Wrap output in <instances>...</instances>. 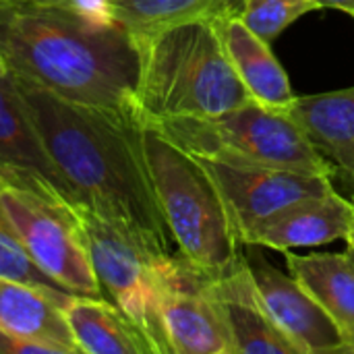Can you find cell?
Returning a JSON list of instances; mask_svg holds the SVG:
<instances>
[{
	"label": "cell",
	"mask_w": 354,
	"mask_h": 354,
	"mask_svg": "<svg viewBox=\"0 0 354 354\" xmlns=\"http://www.w3.org/2000/svg\"><path fill=\"white\" fill-rule=\"evenodd\" d=\"M201 162L226 201L239 241L247 228L268 216L299 201L336 191L332 183L334 176L330 174H309L268 166H234L212 160Z\"/></svg>",
	"instance_id": "9c48e42d"
},
{
	"label": "cell",
	"mask_w": 354,
	"mask_h": 354,
	"mask_svg": "<svg viewBox=\"0 0 354 354\" xmlns=\"http://www.w3.org/2000/svg\"><path fill=\"white\" fill-rule=\"evenodd\" d=\"M288 272L326 309L354 354V259L344 253L284 255Z\"/></svg>",
	"instance_id": "ac0fdd59"
},
{
	"label": "cell",
	"mask_w": 354,
	"mask_h": 354,
	"mask_svg": "<svg viewBox=\"0 0 354 354\" xmlns=\"http://www.w3.org/2000/svg\"><path fill=\"white\" fill-rule=\"evenodd\" d=\"M160 317L170 354H232L216 276L180 253L162 263Z\"/></svg>",
	"instance_id": "ba28073f"
},
{
	"label": "cell",
	"mask_w": 354,
	"mask_h": 354,
	"mask_svg": "<svg viewBox=\"0 0 354 354\" xmlns=\"http://www.w3.org/2000/svg\"><path fill=\"white\" fill-rule=\"evenodd\" d=\"M10 77L79 203L170 249L145 160L143 124L131 114L75 104L25 77Z\"/></svg>",
	"instance_id": "6da1fadb"
},
{
	"label": "cell",
	"mask_w": 354,
	"mask_h": 354,
	"mask_svg": "<svg viewBox=\"0 0 354 354\" xmlns=\"http://www.w3.org/2000/svg\"><path fill=\"white\" fill-rule=\"evenodd\" d=\"M10 71H8V62H6V58H4V52H2V48H0V77H4V75H8Z\"/></svg>",
	"instance_id": "d4e9b609"
},
{
	"label": "cell",
	"mask_w": 354,
	"mask_h": 354,
	"mask_svg": "<svg viewBox=\"0 0 354 354\" xmlns=\"http://www.w3.org/2000/svg\"><path fill=\"white\" fill-rule=\"evenodd\" d=\"M0 48L10 73L68 102L135 116L141 52L124 25H95L60 6L0 0Z\"/></svg>",
	"instance_id": "7a4b0ae2"
},
{
	"label": "cell",
	"mask_w": 354,
	"mask_h": 354,
	"mask_svg": "<svg viewBox=\"0 0 354 354\" xmlns=\"http://www.w3.org/2000/svg\"><path fill=\"white\" fill-rule=\"evenodd\" d=\"M143 149L160 212L178 253L212 276H224L243 261L226 201L199 158L143 124Z\"/></svg>",
	"instance_id": "277c9868"
},
{
	"label": "cell",
	"mask_w": 354,
	"mask_h": 354,
	"mask_svg": "<svg viewBox=\"0 0 354 354\" xmlns=\"http://www.w3.org/2000/svg\"><path fill=\"white\" fill-rule=\"evenodd\" d=\"M319 8H336L354 17V0H313Z\"/></svg>",
	"instance_id": "603a6c76"
},
{
	"label": "cell",
	"mask_w": 354,
	"mask_h": 354,
	"mask_svg": "<svg viewBox=\"0 0 354 354\" xmlns=\"http://www.w3.org/2000/svg\"><path fill=\"white\" fill-rule=\"evenodd\" d=\"M75 218L104 297L143 330L156 354H170L160 317L162 263L170 249L83 203L75 205Z\"/></svg>",
	"instance_id": "8992f818"
},
{
	"label": "cell",
	"mask_w": 354,
	"mask_h": 354,
	"mask_svg": "<svg viewBox=\"0 0 354 354\" xmlns=\"http://www.w3.org/2000/svg\"><path fill=\"white\" fill-rule=\"evenodd\" d=\"M346 251L353 255V259H354V234H351V236H348V241H346Z\"/></svg>",
	"instance_id": "484cf974"
},
{
	"label": "cell",
	"mask_w": 354,
	"mask_h": 354,
	"mask_svg": "<svg viewBox=\"0 0 354 354\" xmlns=\"http://www.w3.org/2000/svg\"><path fill=\"white\" fill-rule=\"evenodd\" d=\"M353 201H354V199H353ZM353 234H354V230H353Z\"/></svg>",
	"instance_id": "4316f807"
},
{
	"label": "cell",
	"mask_w": 354,
	"mask_h": 354,
	"mask_svg": "<svg viewBox=\"0 0 354 354\" xmlns=\"http://www.w3.org/2000/svg\"><path fill=\"white\" fill-rule=\"evenodd\" d=\"M353 199H354V195H353Z\"/></svg>",
	"instance_id": "83f0119b"
},
{
	"label": "cell",
	"mask_w": 354,
	"mask_h": 354,
	"mask_svg": "<svg viewBox=\"0 0 354 354\" xmlns=\"http://www.w3.org/2000/svg\"><path fill=\"white\" fill-rule=\"evenodd\" d=\"M0 276L29 282V284L44 286V288L64 290L33 263V259L25 251L23 243L19 241L2 203H0Z\"/></svg>",
	"instance_id": "44dd1931"
},
{
	"label": "cell",
	"mask_w": 354,
	"mask_h": 354,
	"mask_svg": "<svg viewBox=\"0 0 354 354\" xmlns=\"http://www.w3.org/2000/svg\"><path fill=\"white\" fill-rule=\"evenodd\" d=\"M10 2H25V4H37V6H60L66 0H10Z\"/></svg>",
	"instance_id": "cb8c5ba5"
},
{
	"label": "cell",
	"mask_w": 354,
	"mask_h": 354,
	"mask_svg": "<svg viewBox=\"0 0 354 354\" xmlns=\"http://www.w3.org/2000/svg\"><path fill=\"white\" fill-rule=\"evenodd\" d=\"M64 315L81 354H156L143 330L108 299L75 295Z\"/></svg>",
	"instance_id": "e0dca14e"
},
{
	"label": "cell",
	"mask_w": 354,
	"mask_h": 354,
	"mask_svg": "<svg viewBox=\"0 0 354 354\" xmlns=\"http://www.w3.org/2000/svg\"><path fill=\"white\" fill-rule=\"evenodd\" d=\"M288 112L354 195V87L295 97Z\"/></svg>",
	"instance_id": "9a60e30c"
},
{
	"label": "cell",
	"mask_w": 354,
	"mask_h": 354,
	"mask_svg": "<svg viewBox=\"0 0 354 354\" xmlns=\"http://www.w3.org/2000/svg\"><path fill=\"white\" fill-rule=\"evenodd\" d=\"M0 203L33 263L60 288L106 299L81 236L75 207L56 205L37 193L0 180Z\"/></svg>",
	"instance_id": "52a82bcc"
},
{
	"label": "cell",
	"mask_w": 354,
	"mask_h": 354,
	"mask_svg": "<svg viewBox=\"0 0 354 354\" xmlns=\"http://www.w3.org/2000/svg\"><path fill=\"white\" fill-rule=\"evenodd\" d=\"M73 292L0 276V330L37 342L52 354H81L64 309Z\"/></svg>",
	"instance_id": "4fadbf2b"
},
{
	"label": "cell",
	"mask_w": 354,
	"mask_h": 354,
	"mask_svg": "<svg viewBox=\"0 0 354 354\" xmlns=\"http://www.w3.org/2000/svg\"><path fill=\"white\" fill-rule=\"evenodd\" d=\"M145 124L201 160L336 176L290 112L270 110L257 102L214 116H180Z\"/></svg>",
	"instance_id": "5b68a950"
},
{
	"label": "cell",
	"mask_w": 354,
	"mask_h": 354,
	"mask_svg": "<svg viewBox=\"0 0 354 354\" xmlns=\"http://www.w3.org/2000/svg\"><path fill=\"white\" fill-rule=\"evenodd\" d=\"M247 263L270 317L301 354H353L340 328L292 274L280 272L259 253L247 257Z\"/></svg>",
	"instance_id": "8fae6325"
},
{
	"label": "cell",
	"mask_w": 354,
	"mask_h": 354,
	"mask_svg": "<svg viewBox=\"0 0 354 354\" xmlns=\"http://www.w3.org/2000/svg\"><path fill=\"white\" fill-rule=\"evenodd\" d=\"M354 230V201L338 191L288 205L241 234L249 247L290 251L297 247H319L334 241H348Z\"/></svg>",
	"instance_id": "7c38bea8"
},
{
	"label": "cell",
	"mask_w": 354,
	"mask_h": 354,
	"mask_svg": "<svg viewBox=\"0 0 354 354\" xmlns=\"http://www.w3.org/2000/svg\"><path fill=\"white\" fill-rule=\"evenodd\" d=\"M243 0H114V15L135 37L193 19L239 12Z\"/></svg>",
	"instance_id": "d6986e66"
},
{
	"label": "cell",
	"mask_w": 354,
	"mask_h": 354,
	"mask_svg": "<svg viewBox=\"0 0 354 354\" xmlns=\"http://www.w3.org/2000/svg\"><path fill=\"white\" fill-rule=\"evenodd\" d=\"M319 10L313 0H243L241 21L261 39L272 44L303 15Z\"/></svg>",
	"instance_id": "ffe728a7"
},
{
	"label": "cell",
	"mask_w": 354,
	"mask_h": 354,
	"mask_svg": "<svg viewBox=\"0 0 354 354\" xmlns=\"http://www.w3.org/2000/svg\"><path fill=\"white\" fill-rule=\"evenodd\" d=\"M218 29L226 56L253 102L270 110L288 112L297 95L292 93L288 73L274 56L270 44L255 35L241 21L239 12L220 17Z\"/></svg>",
	"instance_id": "2e32d148"
},
{
	"label": "cell",
	"mask_w": 354,
	"mask_h": 354,
	"mask_svg": "<svg viewBox=\"0 0 354 354\" xmlns=\"http://www.w3.org/2000/svg\"><path fill=\"white\" fill-rule=\"evenodd\" d=\"M141 52L135 116L141 124L214 116L253 102L234 73L218 19H193L137 37Z\"/></svg>",
	"instance_id": "3957f363"
},
{
	"label": "cell",
	"mask_w": 354,
	"mask_h": 354,
	"mask_svg": "<svg viewBox=\"0 0 354 354\" xmlns=\"http://www.w3.org/2000/svg\"><path fill=\"white\" fill-rule=\"evenodd\" d=\"M0 354H52L50 348L0 330Z\"/></svg>",
	"instance_id": "7402d4cb"
},
{
	"label": "cell",
	"mask_w": 354,
	"mask_h": 354,
	"mask_svg": "<svg viewBox=\"0 0 354 354\" xmlns=\"http://www.w3.org/2000/svg\"><path fill=\"white\" fill-rule=\"evenodd\" d=\"M0 180L29 189L62 207L79 203L48 153L10 73L0 77Z\"/></svg>",
	"instance_id": "30bf717a"
},
{
	"label": "cell",
	"mask_w": 354,
	"mask_h": 354,
	"mask_svg": "<svg viewBox=\"0 0 354 354\" xmlns=\"http://www.w3.org/2000/svg\"><path fill=\"white\" fill-rule=\"evenodd\" d=\"M216 295L230 332L232 354H301L270 317L247 257L216 278Z\"/></svg>",
	"instance_id": "5bb4252c"
}]
</instances>
